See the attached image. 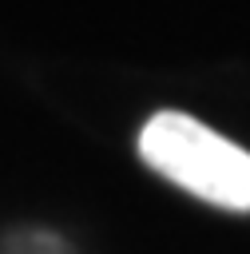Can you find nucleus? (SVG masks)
I'll list each match as a JSON object with an SVG mask.
<instances>
[{"label": "nucleus", "mask_w": 250, "mask_h": 254, "mask_svg": "<svg viewBox=\"0 0 250 254\" xmlns=\"http://www.w3.org/2000/svg\"><path fill=\"white\" fill-rule=\"evenodd\" d=\"M139 155L183 190L222 206L250 210V155L183 111H159L143 135Z\"/></svg>", "instance_id": "obj_1"}]
</instances>
